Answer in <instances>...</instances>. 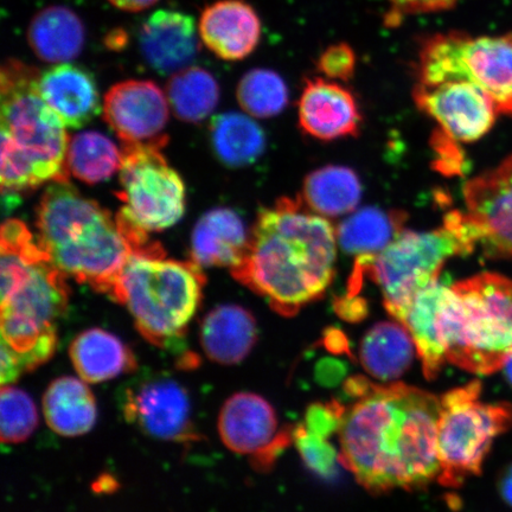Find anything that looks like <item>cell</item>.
<instances>
[{
    "label": "cell",
    "mask_w": 512,
    "mask_h": 512,
    "mask_svg": "<svg viewBox=\"0 0 512 512\" xmlns=\"http://www.w3.org/2000/svg\"><path fill=\"white\" fill-rule=\"evenodd\" d=\"M414 100L422 112L430 115L441 131L458 143H473L495 125V102L475 83L448 80L435 85H418Z\"/></svg>",
    "instance_id": "14"
},
{
    "label": "cell",
    "mask_w": 512,
    "mask_h": 512,
    "mask_svg": "<svg viewBox=\"0 0 512 512\" xmlns=\"http://www.w3.org/2000/svg\"><path fill=\"white\" fill-rule=\"evenodd\" d=\"M238 101L242 110L255 118L275 117L288 104V88L273 70L253 69L239 83Z\"/></svg>",
    "instance_id": "32"
},
{
    "label": "cell",
    "mask_w": 512,
    "mask_h": 512,
    "mask_svg": "<svg viewBox=\"0 0 512 512\" xmlns=\"http://www.w3.org/2000/svg\"><path fill=\"white\" fill-rule=\"evenodd\" d=\"M482 383L452 389L440 399L438 482L459 488L482 473L495 440L512 428V403L480 401Z\"/></svg>",
    "instance_id": "9"
},
{
    "label": "cell",
    "mask_w": 512,
    "mask_h": 512,
    "mask_svg": "<svg viewBox=\"0 0 512 512\" xmlns=\"http://www.w3.org/2000/svg\"><path fill=\"white\" fill-rule=\"evenodd\" d=\"M437 323L448 363L477 375L503 369L512 356V280L485 272L445 285Z\"/></svg>",
    "instance_id": "6"
},
{
    "label": "cell",
    "mask_w": 512,
    "mask_h": 512,
    "mask_svg": "<svg viewBox=\"0 0 512 512\" xmlns=\"http://www.w3.org/2000/svg\"><path fill=\"white\" fill-rule=\"evenodd\" d=\"M396 18L405 15L430 14L453 8L459 0H388Z\"/></svg>",
    "instance_id": "38"
},
{
    "label": "cell",
    "mask_w": 512,
    "mask_h": 512,
    "mask_svg": "<svg viewBox=\"0 0 512 512\" xmlns=\"http://www.w3.org/2000/svg\"><path fill=\"white\" fill-rule=\"evenodd\" d=\"M464 197L477 246L491 258L512 259V155L467 182Z\"/></svg>",
    "instance_id": "15"
},
{
    "label": "cell",
    "mask_w": 512,
    "mask_h": 512,
    "mask_svg": "<svg viewBox=\"0 0 512 512\" xmlns=\"http://www.w3.org/2000/svg\"><path fill=\"white\" fill-rule=\"evenodd\" d=\"M2 386L50 360L56 323L67 310L69 287L53 259L22 221L8 220L0 242Z\"/></svg>",
    "instance_id": "3"
},
{
    "label": "cell",
    "mask_w": 512,
    "mask_h": 512,
    "mask_svg": "<svg viewBox=\"0 0 512 512\" xmlns=\"http://www.w3.org/2000/svg\"><path fill=\"white\" fill-rule=\"evenodd\" d=\"M200 341L210 361L234 366L251 354L258 341V325L242 306H217L203 319Z\"/></svg>",
    "instance_id": "22"
},
{
    "label": "cell",
    "mask_w": 512,
    "mask_h": 512,
    "mask_svg": "<svg viewBox=\"0 0 512 512\" xmlns=\"http://www.w3.org/2000/svg\"><path fill=\"white\" fill-rule=\"evenodd\" d=\"M42 409L50 430L66 438L87 434L98 419L95 396L79 376H62L51 382Z\"/></svg>",
    "instance_id": "23"
},
{
    "label": "cell",
    "mask_w": 512,
    "mask_h": 512,
    "mask_svg": "<svg viewBox=\"0 0 512 512\" xmlns=\"http://www.w3.org/2000/svg\"><path fill=\"white\" fill-rule=\"evenodd\" d=\"M210 133L216 156L229 168L253 164L266 149L264 130L245 114L217 115L211 121Z\"/></svg>",
    "instance_id": "29"
},
{
    "label": "cell",
    "mask_w": 512,
    "mask_h": 512,
    "mask_svg": "<svg viewBox=\"0 0 512 512\" xmlns=\"http://www.w3.org/2000/svg\"><path fill=\"white\" fill-rule=\"evenodd\" d=\"M345 392L356 401L345 409L339 454L364 489L377 495L413 491L438 480V396L360 376L345 384Z\"/></svg>",
    "instance_id": "1"
},
{
    "label": "cell",
    "mask_w": 512,
    "mask_h": 512,
    "mask_svg": "<svg viewBox=\"0 0 512 512\" xmlns=\"http://www.w3.org/2000/svg\"><path fill=\"white\" fill-rule=\"evenodd\" d=\"M169 100L155 82L128 80L117 83L104 99V119L124 147L162 149L169 120Z\"/></svg>",
    "instance_id": "16"
},
{
    "label": "cell",
    "mask_w": 512,
    "mask_h": 512,
    "mask_svg": "<svg viewBox=\"0 0 512 512\" xmlns=\"http://www.w3.org/2000/svg\"><path fill=\"white\" fill-rule=\"evenodd\" d=\"M416 345L400 322H382L363 336L360 361L374 379L393 383L405 375L414 362Z\"/></svg>",
    "instance_id": "25"
},
{
    "label": "cell",
    "mask_w": 512,
    "mask_h": 512,
    "mask_svg": "<svg viewBox=\"0 0 512 512\" xmlns=\"http://www.w3.org/2000/svg\"><path fill=\"white\" fill-rule=\"evenodd\" d=\"M360 178L345 166L329 165L305 178L302 200L320 216L337 217L352 213L360 203Z\"/></svg>",
    "instance_id": "28"
},
{
    "label": "cell",
    "mask_w": 512,
    "mask_h": 512,
    "mask_svg": "<svg viewBox=\"0 0 512 512\" xmlns=\"http://www.w3.org/2000/svg\"><path fill=\"white\" fill-rule=\"evenodd\" d=\"M477 240L465 213L451 211L443 226L431 232H403L380 254L357 256L381 288L389 315L395 319L415 294L439 279L447 260L475 251Z\"/></svg>",
    "instance_id": "8"
},
{
    "label": "cell",
    "mask_w": 512,
    "mask_h": 512,
    "mask_svg": "<svg viewBox=\"0 0 512 512\" xmlns=\"http://www.w3.org/2000/svg\"><path fill=\"white\" fill-rule=\"evenodd\" d=\"M139 43L147 63L163 74L188 68L200 48L194 18L172 10H159L147 18Z\"/></svg>",
    "instance_id": "18"
},
{
    "label": "cell",
    "mask_w": 512,
    "mask_h": 512,
    "mask_svg": "<svg viewBox=\"0 0 512 512\" xmlns=\"http://www.w3.org/2000/svg\"><path fill=\"white\" fill-rule=\"evenodd\" d=\"M162 149L124 147L118 197L119 214L146 233L162 232L182 219L185 187L181 176L166 162Z\"/></svg>",
    "instance_id": "11"
},
{
    "label": "cell",
    "mask_w": 512,
    "mask_h": 512,
    "mask_svg": "<svg viewBox=\"0 0 512 512\" xmlns=\"http://www.w3.org/2000/svg\"><path fill=\"white\" fill-rule=\"evenodd\" d=\"M110 2L120 10L138 12L150 8L158 0H110Z\"/></svg>",
    "instance_id": "41"
},
{
    "label": "cell",
    "mask_w": 512,
    "mask_h": 512,
    "mask_svg": "<svg viewBox=\"0 0 512 512\" xmlns=\"http://www.w3.org/2000/svg\"><path fill=\"white\" fill-rule=\"evenodd\" d=\"M166 98L178 119L196 124L215 111L220 87L208 70L188 67L172 75L166 86Z\"/></svg>",
    "instance_id": "30"
},
{
    "label": "cell",
    "mask_w": 512,
    "mask_h": 512,
    "mask_svg": "<svg viewBox=\"0 0 512 512\" xmlns=\"http://www.w3.org/2000/svg\"><path fill=\"white\" fill-rule=\"evenodd\" d=\"M36 227L38 242L64 275L108 297L128 259L139 253L118 217L68 181L54 182L44 192Z\"/></svg>",
    "instance_id": "4"
},
{
    "label": "cell",
    "mask_w": 512,
    "mask_h": 512,
    "mask_svg": "<svg viewBox=\"0 0 512 512\" xmlns=\"http://www.w3.org/2000/svg\"><path fill=\"white\" fill-rule=\"evenodd\" d=\"M337 235L302 198L261 210L245 258L230 270L242 285L291 317L322 298L335 278Z\"/></svg>",
    "instance_id": "2"
},
{
    "label": "cell",
    "mask_w": 512,
    "mask_h": 512,
    "mask_svg": "<svg viewBox=\"0 0 512 512\" xmlns=\"http://www.w3.org/2000/svg\"><path fill=\"white\" fill-rule=\"evenodd\" d=\"M362 117L355 96L338 83L307 80L299 101V124L319 140L356 136Z\"/></svg>",
    "instance_id": "17"
},
{
    "label": "cell",
    "mask_w": 512,
    "mask_h": 512,
    "mask_svg": "<svg viewBox=\"0 0 512 512\" xmlns=\"http://www.w3.org/2000/svg\"><path fill=\"white\" fill-rule=\"evenodd\" d=\"M345 409L337 401L313 403L307 408L302 426L316 437L329 440L341 430Z\"/></svg>",
    "instance_id": "35"
},
{
    "label": "cell",
    "mask_w": 512,
    "mask_h": 512,
    "mask_svg": "<svg viewBox=\"0 0 512 512\" xmlns=\"http://www.w3.org/2000/svg\"><path fill=\"white\" fill-rule=\"evenodd\" d=\"M318 68L330 79L348 81L356 68L354 50L345 43L334 44L319 57Z\"/></svg>",
    "instance_id": "36"
},
{
    "label": "cell",
    "mask_w": 512,
    "mask_h": 512,
    "mask_svg": "<svg viewBox=\"0 0 512 512\" xmlns=\"http://www.w3.org/2000/svg\"><path fill=\"white\" fill-rule=\"evenodd\" d=\"M433 146L437 152L438 168L445 175H462L465 169V157L462 149L458 146V142L448 137L443 131L435 134Z\"/></svg>",
    "instance_id": "37"
},
{
    "label": "cell",
    "mask_w": 512,
    "mask_h": 512,
    "mask_svg": "<svg viewBox=\"0 0 512 512\" xmlns=\"http://www.w3.org/2000/svg\"><path fill=\"white\" fill-rule=\"evenodd\" d=\"M43 99L59 115L63 124L80 128L100 110L98 87L87 70L61 63L44 72L38 81Z\"/></svg>",
    "instance_id": "21"
},
{
    "label": "cell",
    "mask_w": 512,
    "mask_h": 512,
    "mask_svg": "<svg viewBox=\"0 0 512 512\" xmlns=\"http://www.w3.org/2000/svg\"><path fill=\"white\" fill-rule=\"evenodd\" d=\"M200 35L220 59L240 61L258 47L261 22L252 6L243 0H220L203 11Z\"/></svg>",
    "instance_id": "19"
},
{
    "label": "cell",
    "mask_w": 512,
    "mask_h": 512,
    "mask_svg": "<svg viewBox=\"0 0 512 512\" xmlns=\"http://www.w3.org/2000/svg\"><path fill=\"white\" fill-rule=\"evenodd\" d=\"M28 40L41 60L66 63L80 55L85 44V28L72 10L51 6L32 19Z\"/></svg>",
    "instance_id": "26"
},
{
    "label": "cell",
    "mask_w": 512,
    "mask_h": 512,
    "mask_svg": "<svg viewBox=\"0 0 512 512\" xmlns=\"http://www.w3.org/2000/svg\"><path fill=\"white\" fill-rule=\"evenodd\" d=\"M220 438L228 450L267 467L293 441V431H279L271 403L254 393H236L224 402L219 415Z\"/></svg>",
    "instance_id": "13"
},
{
    "label": "cell",
    "mask_w": 512,
    "mask_h": 512,
    "mask_svg": "<svg viewBox=\"0 0 512 512\" xmlns=\"http://www.w3.org/2000/svg\"><path fill=\"white\" fill-rule=\"evenodd\" d=\"M418 76L421 85L475 83L495 102L498 114L512 117V32L480 37L450 32L427 38L420 50Z\"/></svg>",
    "instance_id": "10"
},
{
    "label": "cell",
    "mask_w": 512,
    "mask_h": 512,
    "mask_svg": "<svg viewBox=\"0 0 512 512\" xmlns=\"http://www.w3.org/2000/svg\"><path fill=\"white\" fill-rule=\"evenodd\" d=\"M499 495L512 508V463L505 467L498 480Z\"/></svg>",
    "instance_id": "40"
},
{
    "label": "cell",
    "mask_w": 512,
    "mask_h": 512,
    "mask_svg": "<svg viewBox=\"0 0 512 512\" xmlns=\"http://www.w3.org/2000/svg\"><path fill=\"white\" fill-rule=\"evenodd\" d=\"M505 379L510 383L512 387V356L509 358L507 363L504 364L503 367Z\"/></svg>",
    "instance_id": "42"
},
{
    "label": "cell",
    "mask_w": 512,
    "mask_h": 512,
    "mask_svg": "<svg viewBox=\"0 0 512 512\" xmlns=\"http://www.w3.org/2000/svg\"><path fill=\"white\" fill-rule=\"evenodd\" d=\"M406 221L407 215L400 210L364 208L339 224L337 241L344 252L374 256L405 232Z\"/></svg>",
    "instance_id": "27"
},
{
    "label": "cell",
    "mask_w": 512,
    "mask_h": 512,
    "mask_svg": "<svg viewBox=\"0 0 512 512\" xmlns=\"http://www.w3.org/2000/svg\"><path fill=\"white\" fill-rule=\"evenodd\" d=\"M335 310L339 317L349 322H358L367 316L368 305L366 300L358 297V294L347 293L336 300Z\"/></svg>",
    "instance_id": "39"
},
{
    "label": "cell",
    "mask_w": 512,
    "mask_h": 512,
    "mask_svg": "<svg viewBox=\"0 0 512 512\" xmlns=\"http://www.w3.org/2000/svg\"><path fill=\"white\" fill-rule=\"evenodd\" d=\"M123 152L100 132L87 131L69 139V174L87 184L107 181L121 168Z\"/></svg>",
    "instance_id": "31"
},
{
    "label": "cell",
    "mask_w": 512,
    "mask_h": 512,
    "mask_svg": "<svg viewBox=\"0 0 512 512\" xmlns=\"http://www.w3.org/2000/svg\"><path fill=\"white\" fill-rule=\"evenodd\" d=\"M40 72L17 60L2 67V190L21 194L68 181L66 125L43 99Z\"/></svg>",
    "instance_id": "5"
},
{
    "label": "cell",
    "mask_w": 512,
    "mask_h": 512,
    "mask_svg": "<svg viewBox=\"0 0 512 512\" xmlns=\"http://www.w3.org/2000/svg\"><path fill=\"white\" fill-rule=\"evenodd\" d=\"M125 419L149 437L188 443L198 440L190 396L168 376H152L126 388L121 399Z\"/></svg>",
    "instance_id": "12"
},
{
    "label": "cell",
    "mask_w": 512,
    "mask_h": 512,
    "mask_svg": "<svg viewBox=\"0 0 512 512\" xmlns=\"http://www.w3.org/2000/svg\"><path fill=\"white\" fill-rule=\"evenodd\" d=\"M38 426V411L34 400L14 384L2 387L0 394V437L4 444H19L28 440Z\"/></svg>",
    "instance_id": "33"
},
{
    "label": "cell",
    "mask_w": 512,
    "mask_h": 512,
    "mask_svg": "<svg viewBox=\"0 0 512 512\" xmlns=\"http://www.w3.org/2000/svg\"><path fill=\"white\" fill-rule=\"evenodd\" d=\"M245 223L232 209L217 208L198 220L191 236V260L201 268L238 266L247 253Z\"/></svg>",
    "instance_id": "20"
},
{
    "label": "cell",
    "mask_w": 512,
    "mask_h": 512,
    "mask_svg": "<svg viewBox=\"0 0 512 512\" xmlns=\"http://www.w3.org/2000/svg\"><path fill=\"white\" fill-rule=\"evenodd\" d=\"M293 443L309 469L325 479L338 475L341 454L328 439L316 437L305 430L302 424L293 428Z\"/></svg>",
    "instance_id": "34"
},
{
    "label": "cell",
    "mask_w": 512,
    "mask_h": 512,
    "mask_svg": "<svg viewBox=\"0 0 512 512\" xmlns=\"http://www.w3.org/2000/svg\"><path fill=\"white\" fill-rule=\"evenodd\" d=\"M69 356L80 379L92 384L117 379L137 366L133 352L120 338L98 328L76 336Z\"/></svg>",
    "instance_id": "24"
},
{
    "label": "cell",
    "mask_w": 512,
    "mask_h": 512,
    "mask_svg": "<svg viewBox=\"0 0 512 512\" xmlns=\"http://www.w3.org/2000/svg\"><path fill=\"white\" fill-rule=\"evenodd\" d=\"M204 285L202 268L192 260H169L165 252L137 253L128 259L111 298L126 306L147 341L172 349L183 341Z\"/></svg>",
    "instance_id": "7"
}]
</instances>
